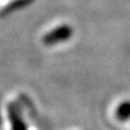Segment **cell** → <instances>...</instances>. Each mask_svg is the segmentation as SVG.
<instances>
[]
</instances>
